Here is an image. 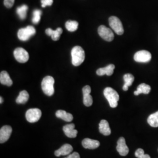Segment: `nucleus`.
I'll use <instances>...</instances> for the list:
<instances>
[{
    "instance_id": "nucleus-5",
    "label": "nucleus",
    "mask_w": 158,
    "mask_h": 158,
    "mask_svg": "<svg viewBox=\"0 0 158 158\" xmlns=\"http://www.w3.org/2000/svg\"><path fill=\"white\" fill-rule=\"evenodd\" d=\"M109 25L113 31L118 35L124 34V30L123 23L118 17L112 16L109 18Z\"/></svg>"
},
{
    "instance_id": "nucleus-29",
    "label": "nucleus",
    "mask_w": 158,
    "mask_h": 158,
    "mask_svg": "<svg viewBox=\"0 0 158 158\" xmlns=\"http://www.w3.org/2000/svg\"><path fill=\"white\" fill-rule=\"evenodd\" d=\"M42 7L45 8L46 6H51L53 2V0H40Z\"/></svg>"
},
{
    "instance_id": "nucleus-3",
    "label": "nucleus",
    "mask_w": 158,
    "mask_h": 158,
    "mask_svg": "<svg viewBox=\"0 0 158 158\" xmlns=\"http://www.w3.org/2000/svg\"><path fill=\"white\" fill-rule=\"evenodd\" d=\"M54 84H55V79L52 76H46L44 77L42 83V89L43 92L48 96H52L55 93L54 89Z\"/></svg>"
},
{
    "instance_id": "nucleus-2",
    "label": "nucleus",
    "mask_w": 158,
    "mask_h": 158,
    "mask_svg": "<svg viewBox=\"0 0 158 158\" xmlns=\"http://www.w3.org/2000/svg\"><path fill=\"white\" fill-rule=\"evenodd\" d=\"M104 95L107 100L111 107H117L119 96L116 91L111 87H106L104 90Z\"/></svg>"
},
{
    "instance_id": "nucleus-24",
    "label": "nucleus",
    "mask_w": 158,
    "mask_h": 158,
    "mask_svg": "<svg viewBox=\"0 0 158 158\" xmlns=\"http://www.w3.org/2000/svg\"><path fill=\"white\" fill-rule=\"evenodd\" d=\"M148 123L152 127H158V111L149 116Z\"/></svg>"
},
{
    "instance_id": "nucleus-28",
    "label": "nucleus",
    "mask_w": 158,
    "mask_h": 158,
    "mask_svg": "<svg viewBox=\"0 0 158 158\" xmlns=\"http://www.w3.org/2000/svg\"><path fill=\"white\" fill-rule=\"evenodd\" d=\"M135 155L137 158H151L149 155L145 154L144 151L141 148H139L136 151Z\"/></svg>"
},
{
    "instance_id": "nucleus-8",
    "label": "nucleus",
    "mask_w": 158,
    "mask_h": 158,
    "mask_svg": "<svg viewBox=\"0 0 158 158\" xmlns=\"http://www.w3.org/2000/svg\"><path fill=\"white\" fill-rule=\"evenodd\" d=\"M152 58L151 53L145 50L138 51L134 55V59L135 61L138 63L149 62Z\"/></svg>"
},
{
    "instance_id": "nucleus-23",
    "label": "nucleus",
    "mask_w": 158,
    "mask_h": 158,
    "mask_svg": "<svg viewBox=\"0 0 158 158\" xmlns=\"http://www.w3.org/2000/svg\"><path fill=\"white\" fill-rule=\"evenodd\" d=\"M28 93L26 90H23L19 93V94L16 99V102L17 104H25L28 101Z\"/></svg>"
},
{
    "instance_id": "nucleus-12",
    "label": "nucleus",
    "mask_w": 158,
    "mask_h": 158,
    "mask_svg": "<svg viewBox=\"0 0 158 158\" xmlns=\"http://www.w3.org/2000/svg\"><path fill=\"white\" fill-rule=\"evenodd\" d=\"M91 87L89 85H85L83 88V103L86 107H90L93 104V98L90 95Z\"/></svg>"
},
{
    "instance_id": "nucleus-31",
    "label": "nucleus",
    "mask_w": 158,
    "mask_h": 158,
    "mask_svg": "<svg viewBox=\"0 0 158 158\" xmlns=\"http://www.w3.org/2000/svg\"><path fill=\"white\" fill-rule=\"evenodd\" d=\"M80 158V155L79 153L77 152H73V153H70L68 155L66 158Z\"/></svg>"
},
{
    "instance_id": "nucleus-32",
    "label": "nucleus",
    "mask_w": 158,
    "mask_h": 158,
    "mask_svg": "<svg viewBox=\"0 0 158 158\" xmlns=\"http://www.w3.org/2000/svg\"><path fill=\"white\" fill-rule=\"evenodd\" d=\"M3 102H4L3 98H2V97H0V103H1V104H2V103Z\"/></svg>"
},
{
    "instance_id": "nucleus-14",
    "label": "nucleus",
    "mask_w": 158,
    "mask_h": 158,
    "mask_svg": "<svg viewBox=\"0 0 158 158\" xmlns=\"http://www.w3.org/2000/svg\"><path fill=\"white\" fill-rule=\"evenodd\" d=\"M73 148L71 145L66 143L60 147L59 149L55 151V155L56 156H60L62 155L63 156L69 155L73 151Z\"/></svg>"
},
{
    "instance_id": "nucleus-16",
    "label": "nucleus",
    "mask_w": 158,
    "mask_h": 158,
    "mask_svg": "<svg viewBox=\"0 0 158 158\" xmlns=\"http://www.w3.org/2000/svg\"><path fill=\"white\" fill-rule=\"evenodd\" d=\"M99 131L104 135H110L111 134V131L107 121L102 119L100 121L99 124Z\"/></svg>"
},
{
    "instance_id": "nucleus-10",
    "label": "nucleus",
    "mask_w": 158,
    "mask_h": 158,
    "mask_svg": "<svg viewBox=\"0 0 158 158\" xmlns=\"http://www.w3.org/2000/svg\"><path fill=\"white\" fill-rule=\"evenodd\" d=\"M12 129L10 125H4L0 130V143H3L7 141L11 135Z\"/></svg>"
},
{
    "instance_id": "nucleus-25",
    "label": "nucleus",
    "mask_w": 158,
    "mask_h": 158,
    "mask_svg": "<svg viewBox=\"0 0 158 158\" xmlns=\"http://www.w3.org/2000/svg\"><path fill=\"white\" fill-rule=\"evenodd\" d=\"M28 10V6L27 5H23L17 8V14L21 19L23 20L26 18Z\"/></svg>"
},
{
    "instance_id": "nucleus-9",
    "label": "nucleus",
    "mask_w": 158,
    "mask_h": 158,
    "mask_svg": "<svg viewBox=\"0 0 158 158\" xmlns=\"http://www.w3.org/2000/svg\"><path fill=\"white\" fill-rule=\"evenodd\" d=\"M14 55L18 62L23 63L27 62L29 60L28 52L22 48H18L14 51Z\"/></svg>"
},
{
    "instance_id": "nucleus-21",
    "label": "nucleus",
    "mask_w": 158,
    "mask_h": 158,
    "mask_svg": "<svg viewBox=\"0 0 158 158\" xmlns=\"http://www.w3.org/2000/svg\"><path fill=\"white\" fill-rule=\"evenodd\" d=\"M56 116L59 118L62 119L63 120L71 122L73 119V116L70 113H68L64 110H58L56 113Z\"/></svg>"
},
{
    "instance_id": "nucleus-18",
    "label": "nucleus",
    "mask_w": 158,
    "mask_h": 158,
    "mask_svg": "<svg viewBox=\"0 0 158 158\" xmlns=\"http://www.w3.org/2000/svg\"><path fill=\"white\" fill-rule=\"evenodd\" d=\"M63 29L61 28H58L56 30H52L51 28L46 29L45 33L47 35L50 36L53 40L56 41L60 38V35L62 34Z\"/></svg>"
},
{
    "instance_id": "nucleus-6",
    "label": "nucleus",
    "mask_w": 158,
    "mask_h": 158,
    "mask_svg": "<svg viewBox=\"0 0 158 158\" xmlns=\"http://www.w3.org/2000/svg\"><path fill=\"white\" fill-rule=\"evenodd\" d=\"M41 115L42 112L38 108H31L27 111L25 114L27 120L31 123H34L38 121L41 117Z\"/></svg>"
},
{
    "instance_id": "nucleus-30",
    "label": "nucleus",
    "mask_w": 158,
    "mask_h": 158,
    "mask_svg": "<svg viewBox=\"0 0 158 158\" xmlns=\"http://www.w3.org/2000/svg\"><path fill=\"white\" fill-rule=\"evenodd\" d=\"M15 0H4V4L6 8H10L14 4Z\"/></svg>"
},
{
    "instance_id": "nucleus-26",
    "label": "nucleus",
    "mask_w": 158,
    "mask_h": 158,
    "mask_svg": "<svg viewBox=\"0 0 158 158\" xmlns=\"http://www.w3.org/2000/svg\"><path fill=\"white\" fill-rule=\"evenodd\" d=\"M65 27L69 31L74 32L78 29L79 23L76 21H68L66 23Z\"/></svg>"
},
{
    "instance_id": "nucleus-20",
    "label": "nucleus",
    "mask_w": 158,
    "mask_h": 158,
    "mask_svg": "<svg viewBox=\"0 0 158 158\" xmlns=\"http://www.w3.org/2000/svg\"><path fill=\"white\" fill-rule=\"evenodd\" d=\"M151 87L149 85H146L145 83H142L139 85L137 87V90L134 91V94L135 96H138L141 94H148L150 93Z\"/></svg>"
},
{
    "instance_id": "nucleus-17",
    "label": "nucleus",
    "mask_w": 158,
    "mask_h": 158,
    "mask_svg": "<svg viewBox=\"0 0 158 158\" xmlns=\"http://www.w3.org/2000/svg\"><path fill=\"white\" fill-rule=\"evenodd\" d=\"M115 69V65L113 64H110L105 68L98 69L96 73L98 76H103L106 74L107 76H111L114 73V70Z\"/></svg>"
},
{
    "instance_id": "nucleus-22",
    "label": "nucleus",
    "mask_w": 158,
    "mask_h": 158,
    "mask_svg": "<svg viewBox=\"0 0 158 158\" xmlns=\"http://www.w3.org/2000/svg\"><path fill=\"white\" fill-rule=\"evenodd\" d=\"M134 76L131 74H125L124 76V80L125 84L123 85V89L124 91H127L128 90V87L132 85L134 81Z\"/></svg>"
},
{
    "instance_id": "nucleus-4",
    "label": "nucleus",
    "mask_w": 158,
    "mask_h": 158,
    "mask_svg": "<svg viewBox=\"0 0 158 158\" xmlns=\"http://www.w3.org/2000/svg\"><path fill=\"white\" fill-rule=\"evenodd\" d=\"M36 34V29L33 26H28L20 29L18 32V37L22 41H27Z\"/></svg>"
},
{
    "instance_id": "nucleus-19",
    "label": "nucleus",
    "mask_w": 158,
    "mask_h": 158,
    "mask_svg": "<svg viewBox=\"0 0 158 158\" xmlns=\"http://www.w3.org/2000/svg\"><path fill=\"white\" fill-rule=\"evenodd\" d=\"M0 82L2 85H6L8 87L11 86L13 82L9 74L6 71H2L0 73Z\"/></svg>"
},
{
    "instance_id": "nucleus-13",
    "label": "nucleus",
    "mask_w": 158,
    "mask_h": 158,
    "mask_svg": "<svg viewBox=\"0 0 158 158\" xmlns=\"http://www.w3.org/2000/svg\"><path fill=\"white\" fill-rule=\"evenodd\" d=\"M75 125L74 124L66 125L63 127V130L65 135L69 138H74L77 136L78 131L77 130H75Z\"/></svg>"
},
{
    "instance_id": "nucleus-7",
    "label": "nucleus",
    "mask_w": 158,
    "mask_h": 158,
    "mask_svg": "<svg viewBox=\"0 0 158 158\" xmlns=\"http://www.w3.org/2000/svg\"><path fill=\"white\" fill-rule=\"evenodd\" d=\"M98 33L100 37L108 42H111L114 40V35L113 31L104 25H101L98 28Z\"/></svg>"
},
{
    "instance_id": "nucleus-15",
    "label": "nucleus",
    "mask_w": 158,
    "mask_h": 158,
    "mask_svg": "<svg viewBox=\"0 0 158 158\" xmlns=\"http://www.w3.org/2000/svg\"><path fill=\"white\" fill-rule=\"evenodd\" d=\"M100 143L98 141L91 139L90 138H85L82 141V145L85 149H94L98 148Z\"/></svg>"
},
{
    "instance_id": "nucleus-11",
    "label": "nucleus",
    "mask_w": 158,
    "mask_h": 158,
    "mask_svg": "<svg viewBox=\"0 0 158 158\" xmlns=\"http://www.w3.org/2000/svg\"><path fill=\"white\" fill-rule=\"evenodd\" d=\"M116 149L120 155L125 156L128 155L129 152V148L126 144L125 139L124 137H120L119 138Z\"/></svg>"
},
{
    "instance_id": "nucleus-27",
    "label": "nucleus",
    "mask_w": 158,
    "mask_h": 158,
    "mask_svg": "<svg viewBox=\"0 0 158 158\" xmlns=\"http://www.w3.org/2000/svg\"><path fill=\"white\" fill-rule=\"evenodd\" d=\"M42 15V11L40 10H35L33 12V17H32V23L34 24H38L40 23Z\"/></svg>"
},
{
    "instance_id": "nucleus-1",
    "label": "nucleus",
    "mask_w": 158,
    "mask_h": 158,
    "mask_svg": "<svg viewBox=\"0 0 158 158\" xmlns=\"http://www.w3.org/2000/svg\"><path fill=\"white\" fill-rule=\"evenodd\" d=\"M72 62L74 66H80L84 62L85 59V52L83 49L79 46H74L72 50Z\"/></svg>"
}]
</instances>
